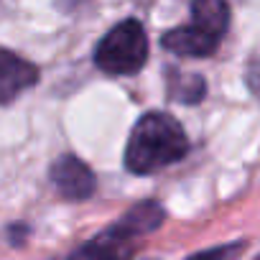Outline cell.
<instances>
[{"label": "cell", "instance_id": "cell-1", "mask_svg": "<svg viewBox=\"0 0 260 260\" xmlns=\"http://www.w3.org/2000/svg\"><path fill=\"white\" fill-rule=\"evenodd\" d=\"M189 151V141L181 122L169 112H148L143 115L125 146V166L138 176L156 174L176 161H181Z\"/></svg>", "mask_w": 260, "mask_h": 260}, {"label": "cell", "instance_id": "cell-2", "mask_svg": "<svg viewBox=\"0 0 260 260\" xmlns=\"http://www.w3.org/2000/svg\"><path fill=\"white\" fill-rule=\"evenodd\" d=\"M146 61H148V36L136 18L117 23L94 49V64L105 74L115 77L138 74L146 67Z\"/></svg>", "mask_w": 260, "mask_h": 260}, {"label": "cell", "instance_id": "cell-3", "mask_svg": "<svg viewBox=\"0 0 260 260\" xmlns=\"http://www.w3.org/2000/svg\"><path fill=\"white\" fill-rule=\"evenodd\" d=\"M51 181H54L56 191L64 199H72V202L89 199L94 194V186H97L92 169L84 161H79L77 156L56 158L54 166H51Z\"/></svg>", "mask_w": 260, "mask_h": 260}, {"label": "cell", "instance_id": "cell-4", "mask_svg": "<svg viewBox=\"0 0 260 260\" xmlns=\"http://www.w3.org/2000/svg\"><path fill=\"white\" fill-rule=\"evenodd\" d=\"M36 82H39V69L31 61L8 49H0V105L13 102Z\"/></svg>", "mask_w": 260, "mask_h": 260}, {"label": "cell", "instance_id": "cell-5", "mask_svg": "<svg viewBox=\"0 0 260 260\" xmlns=\"http://www.w3.org/2000/svg\"><path fill=\"white\" fill-rule=\"evenodd\" d=\"M133 240L117 222L92 237L84 247H79L69 260H127V255L133 252Z\"/></svg>", "mask_w": 260, "mask_h": 260}, {"label": "cell", "instance_id": "cell-6", "mask_svg": "<svg viewBox=\"0 0 260 260\" xmlns=\"http://www.w3.org/2000/svg\"><path fill=\"white\" fill-rule=\"evenodd\" d=\"M161 44H164V49H169L171 54H179V56H209L217 51L219 39L204 34L197 26H181V28L164 34Z\"/></svg>", "mask_w": 260, "mask_h": 260}, {"label": "cell", "instance_id": "cell-7", "mask_svg": "<svg viewBox=\"0 0 260 260\" xmlns=\"http://www.w3.org/2000/svg\"><path fill=\"white\" fill-rule=\"evenodd\" d=\"M191 18L197 28H202L204 34L222 39L227 26H230V8L224 0H194L191 3Z\"/></svg>", "mask_w": 260, "mask_h": 260}, {"label": "cell", "instance_id": "cell-8", "mask_svg": "<svg viewBox=\"0 0 260 260\" xmlns=\"http://www.w3.org/2000/svg\"><path fill=\"white\" fill-rule=\"evenodd\" d=\"M164 217H166V212H164V207H161L158 202H141V204H136L133 209H127V212L117 219V224H120L130 237H141V235H148V232H153L156 227H161Z\"/></svg>", "mask_w": 260, "mask_h": 260}, {"label": "cell", "instance_id": "cell-9", "mask_svg": "<svg viewBox=\"0 0 260 260\" xmlns=\"http://www.w3.org/2000/svg\"><path fill=\"white\" fill-rule=\"evenodd\" d=\"M207 92V84L202 77L197 74H171L169 79V94L176 100V102H186V105H194L204 97Z\"/></svg>", "mask_w": 260, "mask_h": 260}, {"label": "cell", "instance_id": "cell-10", "mask_svg": "<svg viewBox=\"0 0 260 260\" xmlns=\"http://www.w3.org/2000/svg\"><path fill=\"white\" fill-rule=\"evenodd\" d=\"M245 250V242H232V245H222V247H212L204 252H197L186 260H237L240 252Z\"/></svg>", "mask_w": 260, "mask_h": 260}, {"label": "cell", "instance_id": "cell-11", "mask_svg": "<svg viewBox=\"0 0 260 260\" xmlns=\"http://www.w3.org/2000/svg\"><path fill=\"white\" fill-rule=\"evenodd\" d=\"M247 87L260 102V59L250 61V67H247Z\"/></svg>", "mask_w": 260, "mask_h": 260}]
</instances>
